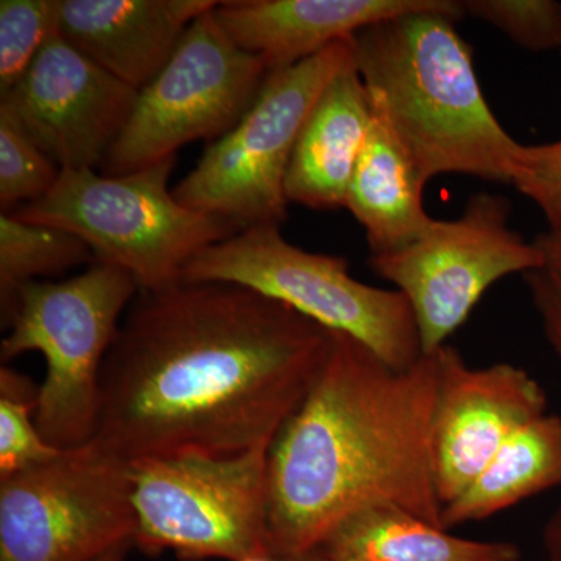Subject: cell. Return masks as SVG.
<instances>
[{
  "label": "cell",
  "mask_w": 561,
  "mask_h": 561,
  "mask_svg": "<svg viewBox=\"0 0 561 561\" xmlns=\"http://www.w3.org/2000/svg\"><path fill=\"white\" fill-rule=\"evenodd\" d=\"M331 331L260 291H139L102 375L95 440L127 461L272 443L311 390Z\"/></svg>",
  "instance_id": "cell-1"
},
{
  "label": "cell",
  "mask_w": 561,
  "mask_h": 561,
  "mask_svg": "<svg viewBox=\"0 0 561 561\" xmlns=\"http://www.w3.org/2000/svg\"><path fill=\"white\" fill-rule=\"evenodd\" d=\"M437 383V351L397 370L331 331L311 390L268 448L273 557L313 551L342 519L371 505H394L443 527L432 471Z\"/></svg>",
  "instance_id": "cell-2"
},
{
  "label": "cell",
  "mask_w": 561,
  "mask_h": 561,
  "mask_svg": "<svg viewBox=\"0 0 561 561\" xmlns=\"http://www.w3.org/2000/svg\"><path fill=\"white\" fill-rule=\"evenodd\" d=\"M463 14L454 2L370 25L351 39L354 68L381 98L424 184L443 173L511 184L519 142L483 95L470 46L456 28Z\"/></svg>",
  "instance_id": "cell-3"
},
{
  "label": "cell",
  "mask_w": 561,
  "mask_h": 561,
  "mask_svg": "<svg viewBox=\"0 0 561 561\" xmlns=\"http://www.w3.org/2000/svg\"><path fill=\"white\" fill-rule=\"evenodd\" d=\"M139 291L130 273L101 261L72 278L33 280L18 291L0 357L43 354L36 426L54 448H80L98 435L103 365Z\"/></svg>",
  "instance_id": "cell-4"
},
{
  "label": "cell",
  "mask_w": 561,
  "mask_h": 561,
  "mask_svg": "<svg viewBox=\"0 0 561 561\" xmlns=\"http://www.w3.org/2000/svg\"><path fill=\"white\" fill-rule=\"evenodd\" d=\"M175 164L173 157L114 176L65 169L49 194L10 214L72 232L94 261L130 273L140 291L169 289L197 254L241 231L176 201L169 190Z\"/></svg>",
  "instance_id": "cell-5"
},
{
  "label": "cell",
  "mask_w": 561,
  "mask_h": 561,
  "mask_svg": "<svg viewBox=\"0 0 561 561\" xmlns=\"http://www.w3.org/2000/svg\"><path fill=\"white\" fill-rule=\"evenodd\" d=\"M181 283H224L260 291L328 331L356 339L397 370L423 356L415 317L401 291L354 278L345 257L294 245L280 227L247 228L208 247Z\"/></svg>",
  "instance_id": "cell-6"
},
{
  "label": "cell",
  "mask_w": 561,
  "mask_h": 561,
  "mask_svg": "<svg viewBox=\"0 0 561 561\" xmlns=\"http://www.w3.org/2000/svg\"><path fill=\"white\" fill-rule=\"evenodd\" d=\"M271 443L236 456L157 457L131 463L133 546L181 560L272 556L267 519Z\"/></svg>",
  "instance_id": "cell-7"
},
{
  "label": "cell",
  "mask_w": 561,
  "mask_h": 561,
  "mask_svg": "<svg viewBox=\"0 0 561 561\" xmlns=\"http://www.w3.org/2000/svg\"><path fill=\"white\" fill-rule=\"evenodd\" d=\"M353 62L351 41L268 72L241 121L213 140L173 187L176 201L239 230L280 227L287 219L286 175L291 153L321 92Z\"/></svg>",
  "instance_id": "cell-8"
},
{
  "label": "cell",
  "mask_w": 561,
  "mask_h": 561,
  "mask_svg": "<svg viewBox=\"0 0 561 561\" xmlns=\"http://www.w3.org/2000/svg\"><path fill=\"white\" fill-rule=\"evenodd\" d=\"M133 534L131 463L95 438L0 479V561H95Z\"/></svg>",
  "instance_id": "cell-9"
},
{
  "label": "cell",
  "mask_w": 561,
  "mask_h": 561,
  "mask_svg": "<svg viewBox=\"0 0 561 561\" xmlns=\"http://www.w3.org/2000/svg\"><path fill=\"white\" fill-rule=\"evenodd\" d=\"M214 10L192 22L168 65L138 92L130 119L103 161L105 175L169 160L194 140L213 142L256 101L271 70L234 44Z\"/></svg>",
  "instance_id": "cell-10"
},
{
  "label": "cell",
  "mask_w": 561,
  "mask_h": 561,
  "mask_svg": "<svg viewBox=\"0 0 561 561\" xmlns=\"http://www.w3.org/2000/svg\"><path fill=\"white\" fill-rule=\"evenodd\" d=\"M511 214V201L479 192L457 219H434L408 247L370 254L371 271L411 306L423 354L445 346L493 284L537 267L540 251L513 230Z\"/></svg>",
  "instance_id": "cell-11"
},
{
  "label": "cell",
  "mask_w": 561,
  "mask_h": 561,
  "mask_svg": "<svg viewBox=\"0 0 561 561\" xmlns=\"http://www.w3.org/2000/svg\"><path fill=\"white\" fill-rule=\"evenodd\" d=\"M138 92L55 32L0 108L61 171L98 169L130 119Z\"/></svg>",
  "instance_id": "cell-12"
},
{
  "label": "cell",
  "mask_w": 561,
  "mask_h": 561,
  "mask_svg": "<svg viewBox=\"0 0 561 561\" xmlns=\"http://www.w3.org/2000/svg\"><path fill=\"white\" fill-rule=\"evenodd\" d=\"M437 360L432 471L445 507L474 482L516 431L548 413V397L537 379L516 365L471 367L448 343L437 350Z\"/></svg>",
  "instance_id": "cell-13"
},
{
  "label": "cell",
  "mask_w": 561,
  "mask_h": 561,
  "mask_svg": "<svg viewBox=\"0 0 561 561\" xmlns=\"http://www.w3.org/2000/svg\"><path fill=\"white\" fill-rule=\"evenodd\" d=\"M216 0H58L57 32L69 46L142 90L171 60L184 33Z\"/></svg>",
  "instance_id": "cell-14"
},
{
  "label": "cell",
  "mask_w": 561,
  "mask_h": 561,
  "mask_svg": "<svg viewBox=\"0 0 561 561\" xmlns=\"http://www.w3.org/2000/svg\"><path fill=\"white\" fill-rule=\"evenodd\" d=\"M454 0H228L217 21L234 44L268 70L316 57L364 28L413 11L448 9Z\"/></svg>",
  "instance_id": "cell-15"
},
{
  "label": "cell",
  "mask_w": 561,
  "mask_h": 561,
  "mask_svg": "<svg viewBox=\"0 0 561 561\" xmlns=\"http://www.w3.org/2000/svg\"><path fill=\"white\" fill-rule=\"evenodd\" d=\"M370 122V92L353 61L324 88L302 125L287 169V201L311 209L345 208Z\"/></svg>",
  "instance_id": "cell-16"
},
{
  "label": "cell",
  "mask_w": 561,
  "mask_h": 561,
  "mask_svg": "<svg viewBox=\"0 0 561 561\" xmlns=\"http://www.w3.org/2000/svg\"><path fill=\"white\" fill-rule=\"evenodd\" d=\"M368 92L370 128L351 176L345 208L364 227L370 253L383 254L415 242L434 219L424 209L426 184L398 138L381 98Z\"/></svg>",
  "instance_id": "cell-17"
},
{
  "label": "cell",
  "mask_w": 561,
  "mask_h": 561,
  "mask_svg": "<svg viewBox=\"0 0 561 561\" xmlns=\"http://www.w3.org/2000/svg\"><path fill=\"white\" fill-rule=\"evenodd\" d=\"M328 561H519L518 546L456 537L394 505H371L342 519L316 549Z\"/></svg>",
  "instance_id": "cell-18"
},
{
  "label": "cell",
  "mask_w": 561,
  "mask_h": 561,
  "mask_svg": "<svg viewBox=\"0 0 561 561\" xmlns=\"http://www.w3.org/2000/svg\"><path fill=\"white\" fill-rule=\"evenodd\" d=\"M560 485L561 416L545 413L516 431L474 482L443 507V527L485 522Z\"/></svg>",
  "instance_id": "cell-19"
},
{
  "label": "cell",
  "mask_w": 561,
  "mask_h": 561,
  "mask_svg": "<svg viewBox=\"0 0 561 561\" xmlns=\"http://www.w3.org/2000/svg\"><path fill=\"white\" fill-rule=\"evenodd\" d=\"M94 253L80 238L61 228L32 224L14 214L0 216V306L2 320H9L18 291L25 284L60 275Z\"/></svg>",
  "instance_id": "cell-20"
},
{
  "label": "cell",
  "mask_w": 561,
  "mask_h": 561,
  "mask_svg": "<svg viewBox=\"0 0 561 561\" xmlns=\"http://www.w3.org/2000/svg\"><path fill=\"white\" fill-rule=\"evenodd\" d=\"M39 387L31 378L2 367L0 370V479L57 459L54 448L36 426Z\"/></svg>",
  "instance_id": "cell-21"
},
{
  "label": "cell",
  "mask_w": 561,
  "mask_h": 561,
  "mask_svg": "<svg viewBox=\"0 0 561 561\" xmlns=\"http://www.w3.org/2000/svg\"><path fill=\"white\" fill-rule=\"evenodd\" d=\"M61 169L33 142L9 111L0 108V206L3 214L49 194Z\"/></svg>",
  "instance_id": "cell-22"
},
{
  "label": "cell",
  "mask_w": 561,
  "mask_h": 561,
  "mask_svg": "<svg viewBox=\"0 0 561 561\" xmlns=\"http://www.w3.org/2000/svg\"><path fill=\"white\" fill-rule=\"evenodd\" d=\"M58 0L0 2V98L25 76L57 32Z\"/></svg>",
  "instance_id": "cell-23"
},
{
  "label": "cell",
  "mask_w": 561,
  "mask_h": 561,
  "mask_svg": "<svg viewBox=\"0 0 561 561\" xmlns=\"http://www.w3.org/2000/svg\"><path fill=\"white\" fill-rule=\"evenodd\" d=\"M463 13L493 25L531 51L560 49L561 3L556 0H465Z\"/></svg>",
  "instance_id": "cell-24"
},
{
  "label": "cell",
  "mask_w": 561,
  "mask_h": 561,
  "mask_svg": "<svg viewBox=\"0 0 561 561\" xmlns=\"http://www.w3.org/2000/svg\"><path fill=\"white\" fill-rule=\"evenodd\" d=\"M511 184L541 210L549 230L561 228V139L524 146L512 162Z\"/></svg>",
  "instance_id": "cell-25"
},
{
  "label": "cell",
  "mask_w": 561,
  "mask_h": 561,
  "mask_svg": "<svg viewBox=\"0 0 561 561\" xmlns=\"http://www.w3.org/2000/svg\"><path fill=\"white\" fill-rule=\"evenodd\" d=\"M534 242L540 251V262L524 273V280L540 317L546 341L561 359V228H548Z\"/></svg>",
  "instance_id": "cell-26"
},
{
  "label": "cell",
  "mask_w": 561,
  "mask_h": 561,
  "mask_svg": "<svg viewBox=\"0 0 561 561\" xmlns=\"http://www.w3.org/2000/svg\"><path fill=\"white\" fill-rule=\"evenodd\" d=\"M546 553L549 561H561V507L553 513L542 531Z\"/></svg>",
  "instance_id": "cell-27"
},
{
  "label": "cell",
  "mask_w": 561,
  "mask_h": 561,
  "mask_svg": "<svg viewBox=\"0 0 561 561\" xmlns=\"http://www.w3.org/2000/svg\"><path fill=\"white\" fill-rule=\"evenodd\" d=\"M130 548H133V545L117 546V548L111 549L110 552L103 553L95 561H124Z\"/></svg>",
  "instance_id": "cell-28"
},
{
  "label": "cell",
  "mask_w": 561,
  "mask_h": 561,
  "mask_svg": "<svg viewBox=\"0 0 561 561\" xmlns=\"http://www.w3.org/2000/svg\"><path fill=\"white\" fill-rule=\"evenodd\" d=\"M280 561H328L321 556L320 552L313 551L300 553V556L287 557V559H279Z\"/></svg>",
  "instance_id": "cell-29"
},
{
  "label": "cell",
  "mask_w": 561,
  "mask_h": 561,
  "mask_svg": "<svg viewBox=\"0 0 561 561\" xmlns=\"http://www.w3.org/2000/svg\"><path fill=\"white\" fill-rule=\"evenodd\" d=\"M243 561H280V560L276 559V557H273V556H257V557H251V559H247Z\"/></svg>",
  "instance_id": "cell-30"
},
{
  "label": "cell",
  "mask_w": 561,
  "mask_h": 561,
  "mask_svg": "<svg viewBox=\"0 0 561 561\" xmlns=\"http://www.w3.org/2000/svg\"><path fill=\"white\" fill-rule=\"evenodd\" d=\"M560 50H561V46H560Z\"/></svg>",
  "instance_id": "cell-31"
}]
</instances>
